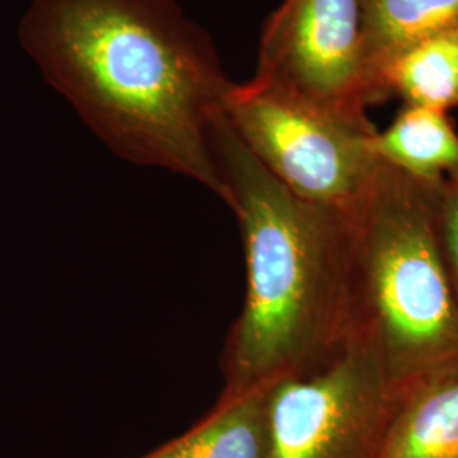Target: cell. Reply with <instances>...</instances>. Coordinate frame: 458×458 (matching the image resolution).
Wrapping results in <instances>:
<instances>
[{
	"instance_id": "cell-1",
	"label": "cell",
	"mask_w": 458,
	"mask_h": 458,
	"mask_svg": "<svg viewBox=\"0 0 458 458\" xmlns=\"http://www.w3.org/2000/svg\"><path fill=\"white\" fill-rule=\"evenodd\" d=\"M19 36L117 157L187 177L228 204L209 130L234 83L175 0H33Z\"/></svg>"
},
{
	"instance_id": "cell-2",
	"label": "cell",
	"mask_w": 458,
	"mask_h": 458,
	"mask_svg": "<svg viewBox=\"0 0 458 458\" xmlns=\"http://www.w3.org/2000/svg\"><path fill=\"white\" fill-rule=\"evenodd\" d=\"M209 141L245 248V301L221 359L225 389L272 387L321 369L355 336L348 221L276 179L225 111Z\"/></svg>"
},
{
	"instance_id": "cell-3",
	"label": "cell",
	"mask_w": 458,
	"mask_h": 458,
	"mask_svg": "<svg viewBox=\"0 0 458 458\" xmlns=\"http://www.w3.org/2000/svg\"><path fill=\"white\" fill-rule=\"evenodd\" d=\"M442 185V183H440ZM380 160L348 221L355 336L403 393L458 361V299L438 234V189Z\"/></svg>"
},
{
	"instance_id": "cell-4",
	"label": "cell",
	"mask_w": 458,
	"mask_h": 458,
	"mask_svg": "<svg viewBox=\"0 0 458 458\" xmlns=\"http://www.w3.org/2000/svg\"><path fill=\"white\" fill-rule=\"evenodd\" d=\"M257 160L295 196L350 219L376 181L378 130L367 114L327 109L250 81L223 107Z\"/></svg>"
},
{
	"instance_id": "cell-5",
	"label": "cell",
	"mask_w": 458,
	"mask_h": 458,
	"mask_svg": "<svg viewBox=\"0 0 458 458\" xmlns=\"http://www.w3.org/2000/svg\"><path fill=\"white\" fill-rule=\"evenodd\" d=\"M401 391L353 338L321 369L268 391L274 458H378Z\"/></svg>"
},
{
	"instance_id": "cell-6",
	"label": "cell",
	"mask_w": 458,
	"mask_h": 458,
	"mask_svg": "<svg viewBox=\"0 0 458 458\" xmlns=\"http://www.w3.org/2000/svg\"><path fill=\"white\" fill-rule=\"evenodd\" d=\"M255 82L327 109L374 106L361 0H282L263 30Z\"/></svg>"
},
{
	"instance_id": "cell-7",
	"label": "cell",
	"mask_w": 458,
	"mask_h": 458,
	"mask_svg": "<svg viewBox=\"0 0 458 458\" xmlns=\"http://www.w3.org/2000/svg\"><path fill=\"white\" fill-rule=\"evenodd\" d=\"M268 391L225 389L197 425L140 458H274Z\"/></svg>"
},
{
	"instance_id": "cell-8",
	"label": "cell",
	"mask_w": 458,
	"mask_h": 458,
	"mask_svg": "<svg viewBox=\"0 0 458 458\" xmlns=\"http://www.w3.org/2000/svg\"><path fill=\"white\" fill-rule=\"evenodd\" d=\"M378 458H458V361L401 393Z\"/></svg>"
},
{
	"instance_id": "cell-9",
	"label": "cell",
	"mask_w": 458,
	"mask_h": 458,
	"mask_svg": "<svg viewBox=\"0 0 458 458\" xmlns=\"http://www.w3.org/2000/svg\"><path fill=\"white\" fill-rule=\"evenodd\" d=\"M367 64L374 106L384 102L380 81L404 51L458 31V0H361Z\"/></svg>"
},
{
	"instance_id": "cell-10",
	"label": "cell",
	"mask_w": 458,
	"mask_h": 458,
	"mask_svg": "<svg viewBox=\"0 0 458 458\" xmlns=\"http://www.w3.org/2000/svg\"><path fill=\"white\" fill-rule=\"evenodd\" d=\"M378 158L416 181L440 185L458 170V131L448 113L408 106L378 131Z\"/></svg>"
},
{
	"instance_id": "cell-11",
	"label": "cell",
	"mask_w": 458,
	"mask_h": 458,
	"mask_svg": "<svg viewBox=\"0 0 458 458\" xmlns=\"http://www.w3.org/2000/svg\"><path fill=\"white\" fill-rule=\"evenodd\" d=\"M382 98L448 113L458 107V31L429 38L386 68Z\"/></svg>"
},
{
	"instance_id": "cell-12",
	"label": "cell",
	"mask_w": 458,
	"mask_h": 458,
	"mask_svg": "<svg viewBox=\"0 0 458 458\" xmlns=\"http://www.w3.org/2000/svg\"><path fill=\"white\" fill-rule=\"evenodd\" d=\"M438 234L443 259L458 299V170L438 189Z\"/></svg>"
}]
</instances>
